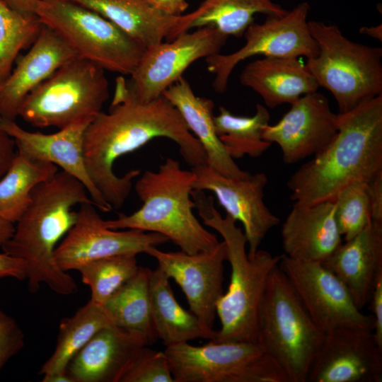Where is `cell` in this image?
<instances>
[{
    "label": "cell",
    "instance_id": "52a82bcc",
    "mask_svg": "<svg viewBox=\"0 0 382 382\" xmlns=\"http://www.w3.org/2000/svg\"><path fill=\"white\" fill-rule=\"evenodd\" d=\"M318 54L306 65L319 87L335 98L339 113L382 94V48L353 42L335 24L308 21Z\"/></svg>",
    "mask_w": 382,
    "mask_h": 382
},
{
    "label": "cell",
    "instance_id": "e0dca14e",
    "mask_svg": "<svg viewBox=\"0 0 382 382\" xmlns=\"http://www.w3.org/2000/svg\"><path fill=\"white\" fill-rule=\"evenodd\" d=\"M382 348L372 330L340 327L325 333L310 366L309 382H381Z\"/></svg>",
    "mask_w": 382,
    "mask_h": 382
},
{
    "label": "cell",
    "instance_id": "e575fe53",
    "mask_svg": "<svg viewBox=\"0 0 382 382\" xmlns=\"http://www.w3.org/2000/svg\"><path fill=\"white\" fill-rule=\"evenodd\" d=\"M368 182L352 183L342 189L335 199V219L345 241L357 235L371 221Z\"/></svg>",
    "mask_w": 382,
    "mask_h": 382
},
{
    "label": "cell",
    "instance_id": "4316f807",
    "mask_svg": "<svg viewBox=\"0 0 382 382\" xmlns=\"http://www.w3.org/2000/svg\"><path fill=\"white\" fill-rule=\"evenodd\" d=\"M149 296L153 325L158 339L166 347L197 339L215 338L216 331L206 328L190 311L178 303L169 277L159 267L151 270Z\"/></svg>",
    "mask_w": 382,
    "mask_h": 382
},
{
    "label": "cell",
    "instance_id": "8d00e7d4",
    "mask_svg": "<svg viewBox=\"0 0 382 382\" xmlns=\"http://www.w3.org/2000/svg\"><path fill=\"white\" fill-rule=\"evenodd\" d=\"M24 345L25 335L18 323L0 309V371Z\"/></svg>",
    "mask_w": 382,
    "mask_h": 382
},
{
    "label": "cell",
    "instance_id": "4dcf8cb0",
    "mask_svg": "<svg viewBox=\"0 0 382 382\" xmlns=\"http://www.w3.org/2000/svg\"><path fill=\"white\" fill-rule=\"evenodd\" d=\"M195 10L191 28L211 26L236 37L243 35L255 15L281 16L287 11L272 0H204Z\"/></svg>",
    "mask_w": 382,
    "mask_h": 382
},
{
    "label": "cell",
    "instance_id": "bcb514c9",
    "mask_svg": "<svg viewBox=\"0 0 382 382\" xmlns=\"http://www.w3.org/2000/svg\"><path fill=\"white\" fill-rule=\"evenodd\" d=\"M359 33L377 39L378 40H382L381 24L371 27L363 26L359 29Z\"/></svg>",
    "mask_w": 382,
    "mask_h": 382
},
{
    "label": "cell",
    "instance_id": "484cf974",
    "mask_svg": "<svg viewBox=\"0 0 382 382\" xmlns=\"http://www.w3.org/2000/svg\"><path fill=\"white\" fill-rule=\"evenodd\" d=\"M240 82L259 94L270 108L291 104L319 88L306 65L298 58L290 57H263L252 61L242 70Z\"/></svg>",
    "mask_w": 382,
    "mask_h": 382
},
{
    "label": "cell",
    "instance_id": "5bb4252c",
    "mask_svg": "<svg viewBox=\"0 0 382 382\" xmlns=\"http://www.w3.org/2000/svg\"><path fill=\"white\" fill-rule=\"evenodd\" d=\"M96 207L92 203L80 204L75 224L56 247L54 258L61 270H77L88 262L106 257L145 253L149 248L169 241L158 233L110 229Z\"/></svg>",
    "mask_w": 382,
    "mask_h": 382
},
{
    "label": "cell",
    "instance_id": "9a60e30c",
    "mask_svg": "<svg viewBox=\"0 0 382 382\" xmlns=\"http://www.w3.org/2000/svg\"><path fill=\"white\" fill-rule=\"evenodd\" d=\"M145 253L154 257L158 267L180 286L190 311L206 328L214 330L216 305L224 294V262L227 260L224 241L192 255L181 250L164 252L155 246Z\"/></svg>",
    "mask_w": 382,
    "mask_h": 382
},
{
    "label": "cell",
    "instance_id": "60d3db41",
    "mask_svg": "<svg viewBox=\"0 0 382 382\" xmlns=\"http://www.w3.org/2000/svg\"><path fill=\"white\" fill-rule=\"evenodd\" d=\"M14 139L0 129V178L11 166L16 152Z\"/></svg>",
    "mask_w": 382,
    "mask_h": 382
},
{
    "label": "cell",
    "instance_id": "836d02e7",
    "mask_svg": "<svg viewBox=\"0 0 382 382\" xmlns=\"http://www.w3.org/2000/svg\"><path fill=\"white\" fill-rule=\"evenodd\" d=\"M137 255H119L88 262L78 270L91 291L93 302L103 306L110 297L137 272Z\"/></svg>",
    "mask_w": 382,
    "mask_h": 382
},
{
    "label": "cell",
    "instance_id": "d590c367",
    "mask_svg": "<svg viewBox=\"0 0 382 382\" xmlns=\"http://www.w3.org/2000/svg\"><path fill=\"white\" fill-rule=\"evenodd\" d=\"M121 382H174L164 351H156L144 346L124 374Z\"/></svg>",
    "mask_w": 382,
    "mask_h": 382
},
{
    "label": "cell",
    "instance_id": "b9f144b4",
    "mask_svg": "<svg viewBox=\"0 0 382 382\" xmlns=\"http://www.w3.org/2000/svg\"><path fill=\"white\" fill-rule=\"evenodd\" d=\"M156 9L170 16H180L188 8L187 0H149Z\"/></svg>",
    "mask_w": 382,
    "mask_h": 382
},
{
    "label": "cell",
    "instance_id": "277c9868",
    "mask_svg": "<svg viewBox=\"0 0 382 382\" xmlns=\"http://www.w3.org/2000/svg\"><path fill=\"white\" fill-rule=\"evenodd\" d=\"M191 197L203 223L223 238L231 266L228 289L216 305L221 328L211 341L257 343L260 304L269 277L279 265L281 255H273L260 249L248 254L243 230L228 215L222 217L214 207L213 197L197 190H192Z\"/></svg>",
    "mask_w": 382,
    "mask_h": 382
},
{
    "label": "cell",
    "instance_id": "d6986e66",
    "mask_svg": "<svg viewBox=\"0 0 382 382\" xmlns=\"http://www.w3.org/2000/svg\"><path fill=\"white\" fill-rule=\"evenodd\" d=\"M89 124L74 125L53 134L32 132L21 128L15 120L0 117V129L11 137L18 150L30 156L48 161L77 178L86 187L95 206L109 212V204L91 182L83 155V134Z\"/></svg>",
    "mask_w": 382,
    "mask_h": 382
},
{
    "label": "cell",
    "instance_id": "8fae6325",
    "mask_svg": "<svg viewBox=\"0 0 382 382\" xmlns=\"http://www.w3.org/2000/svg\"><path fill=\"white\" fill-rule=\"evenodd\" d=\"M310 6L306 1L281 16H267L262 23L253 22L245 31V44L230 54L218 53L205 59L209 72L214 75L213 88L224 93L234 68L248 58L315 57L318 47L307 21Z\"/></svg>",
    "mask_w": 382,
    "mask_h": 382
},
{
    "label": "cell",
    "instance_id": "7c38bea8",
    "mask_svg": "<svg viewBox=\"0 0 382 382\" xmlns=\"http://www.w3.org/2000/svg\"><path fill=\"white\" fill-rule=\"evenodd\" d=\"M228 37L215 28L205 26L146 48L127 80L129 91L142 102L161 97L192 63L220 53Z\"/></svg>",
    "mask_w": 382,
    "mask_h": 382
},
{
    "label": "cell",
    "instance_id": "f546056e",
    "mask_svg": "<svg viewBox=\"0 0 382 382\" xmlns=\"http://www.w3.org/2000/svg\"><path fill=\"white\" fill-rule=\"evenodd\" d=\"M150 272L149 268L139 267L103 305L114 325L139 334L149 345L158 339L151 313Z\"/></svg>",
    "mask_w": 382,
    "mask_h": 382
},
{
    "label": "cell",
    "instance_id": "cb8c5ba5",
    "mask_svg": "<svg viewBox=\"0 0 382 382\" xmlns=\"http://www.w3.org/2000/svg\"><path fill=\"white\" fill-rule=\"evenodd\" d=\"M110 22L145 48L170 41L191 29L197 12L170 16L154 8L149 0H69Z\"/></svg>",
    "mask_w": 382,
    "mask_h": 382
},
{
    "label": "cell",
    "instance_id": "4fadbf2b",
    "mask_svg": "<svg viewBox=\"0 0 382 382\" xmlns=\"http://www.w3.org/2000/svg\"><path fill=\"white\" fill-rule=\"evenodd\" d=\"M278 266L324 333L347 326L374 331L372 315L357 308L342 282L321 262L298 260L282 254Z\"/></svg>",
    "mask_w": 382,
    "mask_h": 382
},
{
    "label": "cell",
    "instance_id": "ee69618b",
    "mask_svg": "<svg viewBox=\"0 0 382 382\" xmlns=\"http://www.w3.org/2000/svg\"><path fill=\"white\" fill-rule=\"evenodd\" d=\"M14 230L13 223L0 218V247L11 238Z\"/></svg>",
    "mask_w": 382,
    "mask_h": 382
},
{
    "label": "cell",
    "instance_id": "7402d4cb",
    "mask_svg": "<svg viewBox=\"0 0 382 382\" xmlns=\"http://www.w3.org/2000/svg\"><path fill=\"white\" fill-rule=\"evenodd\" d=\"M335 212V199L294 203L281 229L284 254L303 261L326 260L342 243Z\"/></svg>",
    "mask_w": 382,
    "mask_h": 382
},
{
    "label": "cell",
    "instance_id": "83f0119b",
    "mask_svg": "<svg viewBox=\"0 0 382 382\" xmlns=\"http://www.w3.org/2000/svg\"><path fill=\"white\" fill-rule=\"evenodd\" d=\"M58 171L55 164L17 149L11 166L0 178V218L16 223L29 204L33 190Z\"/></svg>",
    "mask_w": 382,
    "mask_h": 382
},
{
    "label": "cell",
    "instance_id": "44dd1931",
    "mask_svg": "<svg viewBox=\"0 0 382 382\" xmlns=\"http://www.w3.org/2000/svg\"><path fill=\"white\" fill-rule=\"evenodd\" d=\"M79 57L52 30L42 25L24 55L0 85V117L15 120L28 94L61 66Z\"/></svg>",
    "mask_w": 382,
    "mask_h": 382
},
{
    "label": "cell",
    "instance_id": "7a4b0ae2",
    "mask_svg": "<svg viewBox=\"0 0 382 382\" xmlns=\"http://www.w3.org/2000/svg\"><path fill=\"white\" fill-rule=\"evenodd\" d=\"M382 171V94L337 114L330 141L289 178L294 203L334 200L345 187Z\"/></svg>",
    "mask_w": 382,
    "mask_h": 382
},
{
    "label": "cell",
    "instance_id": "3957f363",
    "mask_svg": "<svg viewBox=\"0 0 382 382\" xmlns=\"http://www.w3.org/2000/svg\"><path fill=\"white\" fill-rule=\"evenodd\" d=\"M84 203L95 205L83 183L62 170L33 190L11 238L1 246L25 262L29 292H36L41 284L64 296L76 289L72 277L57 265L54 253L77 219L73 207Z\"/></svg>",
    "mask_w": 382,
    "mask_h": 382
},
{
    "label": "cell",
    "instance_id": "8992f818",
    "mask_svg": "<svg viewBox=\"0 0 382 382\" xmlns=\"http://www.w3.org/2000/svg\"><path fill=\"white\" fill-rule=\"evenodd\" d=\"M324 336L284 273L275 267L260 304L257 343L282 369L288 382H306Z\"/></svg>",
    "mask_w": 382,
    "mask_h": 382
},
{
    "label": "cell",
    "instance_id": "ffe728a7",
    "mask_svg": "<svg viewBox=\"0 0 382 382\" xmlns=\"http://www.w3.org/2000/svg\"><path fill=\"white\" fill-rule=\"evenodd\" d=\"M147 340L115 325L98 331L71 358L66 371L74 382H121Z\"/></svg>",
    "mask_w": 382,
    "mask_h": 382
},
{
    "label": "cell",
    "instance_id": "30bf717a",
    "mask_svg": "<svg viewBox=\"0 0 382 382\" xmlns=\"http://www.w3.org/2000/svg\"><path fill=\"white\" fill-rule=\"evenodd\" d=\"M174 382H288L282 369L256 342H183L166 347Z\"/></svg>",
    "mask_w": 382,
    "mask_h": 382
},
{
    "label": "cell",
    "instance_id": "2e32d148",
    "mask_svg": "<svg viewBox=\"0 0 382 382\" xmlns=\"http://www.w3.org/2000/svg\"><path fill=\"white\" fill-rule=\"evenodd\" d=\"M195 175L193 190L212 192L226 214L243 226L248 253H255L267 233L279 223L264 201L268 179L265 173L250 174L243 178H228L209 166L191 168Z\"/></svg>",
    "mask_w": 382,
    "mask_h": 382
},
{
    "label": "cell",
    "instance_id": "ab89813d",
    "mask_svg": "<svg viewBox=\"0 0 382 382\" xmlns=\"http://www.w3.org/2000/svg\"><path fill=\"white\" fill-rule=\"evenodd\" d=\"M371 221L382 223V171L369 182Z\"/></svg>",
    "mask_w": 382,
    "mask_h": 382
},
{
    "label": "cell",
    "instance_id": "1f68e13d",
    "mask_svg": "<svg viewBox=\"0 0 382 382\" xmlns=\"http://www.w3.org/2000/svg\"><path fill=\"white\" fill-rule=\"evenodd\" d=\"M219 110L214 116L215 131L233 159L246 155L257 158L270 148L271 144L262 139L263 130L270 120L265 106L257 104L255 113L249 117L233 115L223 106Z\"/></svg>",
    "mask_w": 382,
    "mask_h": 382
},
{
    "label": "cell",
    "instance_id": "7bdbcfd3",
    "mask_svg": "<svg viewBox=\"0 0 382 382\" xmlns=\"http://www.w3.org/2000/svg\"><path fill=\"white\" fill-rule=\"evenodd\" d=\"M6 4L18 12L28 15L36 16L35 10L39 0H3Z\"/></svg>",
    "mask_w": 382,
    "mask_h": 382
},
{
    "label": "cell",
    "instance_id": "9c48e42d",
    "mask_svg": "<svg viewBox=\"0 0 382 382\" xmlns=\"http://www.w3.org/2000/svg\"><path fill=\"white\" fill-rule=\"evenodd\" d=\"M35 14L79 57L104 71L129 76L146 49L113 23L69 0H39Z\"/></svg>",
    "mask_w": 382,
    "mask_h": 382
},
{
    "label": "cell",
    "instance_id": "d4e9b609",
    "mask_svg": "<svg viewBox=\"0 0 382 382\" xmlns=\"http://www.w3.org/2000/svg\"><path fill=\"white\" fill-rule=\"evenodd\" d=\"M163 96L178 110L190 132L201 144L208 166L228 178H243L250 174L240 168L216 134L214 103L212 99L196 96L183 76L168 88Z\"/></svg>",
    "mask_w": 382,
    "mask_h": 382
},
{
    "label": "cell",
    "instance_id": "603a6c76",
    "mask_svg": "<svg viewBox=\"0 0 382 382\" xmlns=\"http://www.w3.org/2000/svg\"><path fill=\"white\" fill-rule=\"evenodd\" d=\"M322 263L342 282L361 310L369 303L382 272V223L371 221Z\"/></svg>",
    "mask_w": 382,
    "mask_h": 382
},
{
    "label": "cell",
    "instance_id": "f1b7e54d",
    "mask_svg": "<svg viewBox=\"0 0 382 382\" xmlns=\"http://www.w3.org/2000/svg\"><path fill=\"white\" fill-rule=\"evenodd\" d=\"M111 325H114L113 320L104 306L90 299L71 317L61 321L56 347L41 366L40 374L45 376L66 371L75 354L98 331Z\"/></svg>",
    "mask_w": 382,
    "mask_h": 382
},
{
    "label": "cell",
    "instance_id": "ba28073f",
    "mask_svg": "<svg viewBox=\"0 0 382 382\" xmlns=\"http://www.w3.org/2000/svg\"><path fill=\"white\" fill-rule=\"evenodd\" d=\"M105 71L82 57L71 59L26 96L18 116L39 128L90 124L110 96Z\"/></svg>",
    "mask_w": 382,
    "mask_h": 382
},
{
    "label": "cell",
    "instance_id": "d6a6232c",
    "mask_svg": "<svg viewBox=\"0 0 382 382\" xmlns=\"http://www.w3.org/2000/svg\"><path fill=\"white\" fill-rule=\"evenodd\" d=\"M42 27L37 16L23 14L0 0V85L11 74L20 52L32 45Z\"/></svg>",
    "mask_w": 382,
    "mask_h": 382
},
{
    "label": "cell",
    "instance_id": "5b68a950",
    "mask_svg": "<svg viewBox=\"0 0 382 382\" xmlns=\"http://www.w3.org/2000/svg\"><path fill=\"white\" fill-rule=\"evenodd\" d=\"M195 180L192 170L183 169L177 160L166 158L157 171L146 170L136 182L142 206L129 215L120 214L115 219L105 221V226L158 233L190 255L210 250L219 241L194 214L191 192Z\"/></svg>",
    "mask_w": 382,
    "mask_h": 382
},
{
    "label": "cell",
    "instance_id": "f6af8a7d",
    "mask_svg": "<svg viewBox=\"0 0 382 382\" xmlns=\"http://www.w3.org/2000/svg\"><path fill=\"white\" fill-rule=\"evenodd\" d=\"M42 382H74L67 371L43 376Z\"/></svg>",
    "mask_w": 382,
    "mask_h": 382
},
{
    "label": "cell",
    "instance_id": "ac0fdd59",
    "mask_svg": "<svg viewBox=\"0 0 382 382\" xmlns=\"http://www.w3.org/2000/svg\"><path fill=\"white\" fill-rule=\"evenodd\" d=\"M275 124L267 125L262 139L279 145L286 164L296 163L320 151L337 130V114L328 98L315 91L292 103Z\"/></svg>",
    "mask_w": 382,
    "mask_h": 382
},
{
    "label": "cell",
    "instance_id": "6da1fadb",
    "mask_svg": "<svg viewBox=\"0 0 382 382\" xmlns=\"http://www.w3.org/2000/svg\"><path fill=\"white\" fill-rule=\"evenodd\" d=\"M156 138L175 142L191 168L207 163L201 144L169 100L161 96L149 102L140 101L129 91L127 79L117 77L108 112L102 111L83 134L87 173L112 208L122 207L131 192L132 180L140 175L139 170L132 169L118 176L113 170L115 162Z\"/></svg>",
    "mask_w": 382,
    "mask_h": 382
},
{
    "label": "cell",
    "instance_id": "74e56055",
    "mask_svg": "<svg viewBox=\"0 0 382 382\" xmlns=\"http://www.w3.org/2000/svg\"><path fill=\"white\" fill-rule=\"evenodd\" d=\"M369 303L374 318V337L378 346L382 348V272L376 280Z\"/></svg>",
    "mask_w": 382,
    "mask_h": 382
},
{
    "label": "cell",
    "instance_id": "f35d334b",
    "mask_svg": "<svg viewBox=\"0 0 382 382\" xmlns=\"http://www.w3.org/2000/svg\"><path fill=\"white\" fill-rule=\"evenodd\" d=\"M12 277L18 280L27 279L25 262L5 253H0V278Z\"/></svg>",
    "mask_w": 382,
    "mask_h": 382
}]
</instances>
